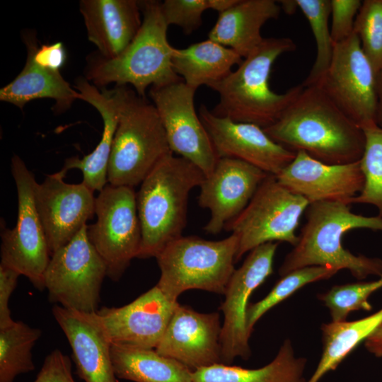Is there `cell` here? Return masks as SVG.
<instances>
[{
  "label": "cell",
  "mask_w": 382,
  "mask_h": 382,
  "mask_svg": "<svg viewBox=\"0 0 382 382\" xmlns=\"http://www.w3.org/2000/svg\"><path fill=\"white\" fill-rule=\"evenodd\" d=\"M263 129L283 147L328 164L359 161L364 150L363 129L317 86L303 87L276 122Z\"/></svg>",
  "instance_id": "obj_1"
},
{
  "label": "cell",
  "mask_w": 382,
  "mask_h": 382,
  "mask_svg": "<svg viewBox=\"0 0 382 382\" xmlns=\"http://www.w3.org/2000/svg\"><path fill=\"white\" fill-rule=\"evenodd\" d=\"M299 239L279 269L281 277L300 268L326 266L347 270L357 279L382 277V260L356 255L342 244V236L357 228L382 231V219L353 213L350 205L336 202L310 204Z\"/></svg>",
  "instance_id": "obj_2"
},
{
  "label": "cell",
  "mask_w": 382,
  "mask_h": 382,
  "mask_svg": "<svg viewBox=\"0 0 382 382\" xmlns=\"http://www.w3.org/2000/svg\"><path fill=\"white\" fill-rule=\"evenodd\" d=\"M141 26L130 44L116 57L108 59L98 52L87 59L85 79L98 88L110 83L131 85L145 98L150 86H159L183 80L174 71L175 47L167 38L166 24L158 1H139Z\"/></svg>",
  "instance_id": "obj_3"
},
{
  "label": "cell",
  "mask_w": 382,
  "mask_h": 382,
  "mask_svg": "<svg viewBox=\"0 0 382 382\" xmlns=\"http://www.w3.org/2000/svg\"><path fill=\"white\" fill-rule=\"evenodd\" d=\"M289 37H267L236 71L209 88L219 101L213 110L216 116L256 125L262 129L272 125L296 98L303 86H295L284 93L272 91L269 79L273 64L285 52L296 49Z\"/></svg>",
  "instance_id": "obj_4"
},
{
  "label": "cell",
  "mask_w": 382,
  "mask_h": 382,
  "mask_svg": "<svg viewBox=\"0 0 382 382\" xmlns=\"http://www.w3.org/2000/svg\"><path fill=\"white\" fill-rule=\"evenodd\" d=\"M205 175L188 160L169 154L148 174L137 193L141 243L137 258L156 256L183 236L189 195Z\"/></svg>",
  "instance_id": "obj_5"
},
{
  "label": "cell",
  "mask_w": 382,
  "mask_h": 382,
  "mask_svg": "<svg viewBox=\"0 0 382 382\" xmlns=\"http://www.w3.org/2000/svg\"><path fill=\"white\" fill-rule=\"evenodd\" d=\"M173 154L153 103L122 86L117 127L108 170V183L134 187Z\"/></svg>",
  "instance_id": "obj_6"
},
{
  "label": "cell",
  "mask_w": 382,
  "mask_h": 382,
  "mask_svg": "<svg viewBox=\"0 0 382 382\" xmlns=\"http://www.w3.org/2000/svg\"><path fill=\"white\" fill-rule=\"evenodd\" d=\"M238 247L233 233L219 241L182 236L156 256L161 272L156 285L175 301L190 289L224 294L235 270Z\"/></svg>",
  "instance_id": "obj_7"
},
{
  "label": "cell",
  "mask_w": 382,
  "mask_h": 382,
  "mask_svg": "<svg viewBox=\"0 0 382 382\" xmlns=\"http://www.w3.org/2000/svg\"><path fill=\"white\" fill-rule=\"evenodd\" d=\"M309 202L268 175L243 211L224 229L238 238L236 260L256 247L271 242H286L294 246L296 231Z\"/></svg>",
  "instance_id": "obj_8"
},
{
  "label": "cell",
  "mask_w": 382,
  "mask_h": 382,
  "mask_svg": "<svg viewBox=\"0 0 382 382\" xmlns=\"http://www.w3.org/2000/svg\"><path fill=\"white\" fill-rule=\"evenodd\" d=\"M11 173L18 195L16 226L8 228L1 221V263L26 277L38 290H44L45 274L50 253L35 202L37 182L24 161L11 158Z\"/></svg>",
  "instance_id": "obj_9"
},
{
  "label": "cell",
  "mask_w": 382,
  "mask_h": 382,
  "mask_svg": "<svg viewBox=\"0 0 382 382\" xmlns=\"http://www.w3.org/2000/svg\"><path fill=\"white\" fill-rule=\"evenodd\" d=\"M96 221L87 235L107 267V276L118 281L141 243L137 193L134 187L107 185L96 197Z\"/></svg>",
  "instance_id": "obj_10"
},
{
  "label": "cell",
  "mask_w": 382,
  "mask_h": 382,
  "mask_svg": "<svg viewBox=\"0 0 382 382\" xmlns=\"http://www.w3.org/2000/svg\"><path fill=\"white\" fill-rule=\"evenodd\" d=\"M105 276L107 267L88 237L86 225L51 255L45 274L48 300L66 308L96 312Z\"/></svg>",
  "instance_id": "obj_11"
},
{
  "label": "cell",
  "mask_w": 382,
  "mask_h": 382,
  "mask_svg": "<svg viewBox=\"0 0 382 382\" xmlns=\"http://www.w3.org/2000/svg\"><path fill=\"white\" fill-rule=\"evenodd\" d=\"M313 86L362 129L378 125L377 74L354 33L334 44L330 64Z\"/></svg>",
  "instance_id": "obj_12"
},
{
  "label": "cell",
  "mask_w": 382,
  "mask_h": 382,
  "mask_svg": "<svg viewBox=\"0 0 382 382\" xmlns=\"http://www.w3.org/2000/svg\"><path fill=\"white\" fill-rule=\"evenodd\" d=\"M196 91L180 80L151 86L149 96L163 126L171 151L194 163L207 177L214 170L219 158L196 113Z\"/></svg>",
  "instance_id": "obj_13"
},
{
  "label": "cell",
  "mask_w": 382,
  "mask_h": 382,
  "mask_svg": "<svg viewBox=\"0 0 382 382\" xmlns=\"http://www.w3.org/2000/svg\"><path fill=\"white\" fill-rule=\"evenodd\" d=\"M279 243L259 245L249 252L243 265L233 272L225 290L221 309L224 321L221 332L222 363L250 355L246 313L253 292L273 272V261Z\"/></svg>",
  "instance_id": "obj_14"
},
{
  "label": "cell",
  "mask_w": 382,
  "mask_h": 382,
  "mask_svg": "<svg viewBox=\"0 0 382 382\" xmlns=\"http://www.w3.org/2000/svg\"><path fill=\"white\" fill-rule=\"evenodd\" d=\"M63 170L47 175L35 187V202L50 255L66 245L95 214L96 197L83 183L64 181Z\"/></svg>",
  "instance_id": "obj_15"
},
{
  "label": "cell",
  "mask_w": 382,
  "mask_h": 382,
  "mask_svg": "<svg viewBox=\"0 0 382 382\" xmlns=\"http://www.w3.org/2000/svg\"><path fill=\"white\" fill-rule=\"evenodd\" d=\"M178 304L154 286L121 307H102L98 317L112 345L156 349Z\"/></svg>",
  "instance_id": "obj_16"
},
{
  "label": "cell",
  "mask_w": 382,
  "mask_h": 382,
  "mask_svg": "<svg viewBox=\"0 0 382 382\" xmlns=\"http://www.w3.org/2000/svg\"><path fill=\"white\" fill-rule=\"evenodd\" d=\"M199 116L219 158L238 159L276 176L296 156L256 125L216 116L204 105Z\"/></svg>",
  "instance_id": "obj_17"
},
{
  "label": "cell",
  "mask_w": 382,
  "mask_h": 382,
  "mask_svg": "<svg viewBox=\"0 0 382 382\" xmlns=\"http://www.w3.org/2000/svg\"><path fill=\"white\" fill-rule=\"evenodd\" d=\"M268 175L244 161L219 158L199 186V204L210 212L204 231L217 234L224 229L247 207Z\"/></svg>",
  "instance_id": "obj_18"
},
{
  "label": "cell",
  "mask_w": 382,
  "mask_h": 382,
  "mask_svg": "<svg viewBox=\"0 0 382 382\" xmlns=\"http://www.w3.org/2000/svg\"><path fill=\"white\" fill-rule=\"evenodd\" d=\"M276 178L281 185L305 198L309 204L336 202L351 205L364 183L359 161L328 164L302 151L296 152L294 160Z\"/></svg>",
  "instance_id": "obj_19"
},
{
  "label": "cell",
  "mask_w": 382,
  "mask_h": 382,
  "mask_svg": "<svg viewBox=\"0 0 382 382\" xmlns=\"http://www.w3.org/2000/svg\"><path fill=\"white\" fill-rule=\"evenodd\" d=\"M221 326L218 313H199L178 303L155 349L192 371L223 364Z\"/></svg>",
  "instance_id": "obj_20"
},
{
  "label": "cell",
  "mask_w": 382,
  "mask_h": 382,
  "mask_svg": "<svg viewBox=\"0 0 382 382\" xmlns=\"http://www.w3.org/2000/svg\"><path fill=\"white\" fill-rule=\"evenodd\" d=\"M53 316L67 338L78 376L84 382H117L112 345L96 312L54 305Z\"/></svg>",
  "instance_id": "obj_21"
},
{
  "label": "cell",
  "mask_w": 382,
  "mask_h": 382,
  "mask_svg": "<svg viewBox=\"0 0 382 382\" xmlns=\"http://www.w3.org/2000/svg\"><path fill=\"white\" fill-rule=\"evenodd\" d=\"M74 88L80 94V100L94 107L103 119L101 139L94 150L82 158L73 156L65 160L62 168L65 173L71 169L82 172V183L93 192H100L108 183L109 161L115 133L117 127L122 99V86L111 90L98 88L84 77H79Z\"/></svg>",
  "instance_id": "obj_22"
},
{
  "label": "cell",
  "mask_w": 382,
  "mask_h": 382,
  "mask_svg": "<svg viewBox=\"0 0 382 382\" xmlns=\"http://www.w3.org/2000/svg\"><path fill=\"white\" fill-rule=\"evenodd\" d=\"M88 40L105 58L117 57L133 40L141 23L139 1L81 0Z\"/></svg>",
  "instance_id": "obj_23"
},
{
  "label": "cell",
  "mask_w": 382,
  "mask_h": 382,
  "mask_svg": "<svg viewBox=\"0 0 382 382\" xmlns=\"http://www.w3.org/2000/svg\"><path fill=\"white\" fill-rule=\"evenodd\" d=\"M281 6L274 0H238L228 10L219 13L209 33V39L247 57L262 42L264 24L277 18Z\"/></svg>",
  "instance_id": "obj_24"
},
{
  "label": "cell",
  "mask_w": 382,
  "mask_h": 382,
  "mask_svg": "<svg viewBox=\"0 0 382 382\" xmlns=\"http://www.w3.org/2000/svg\"><path fill=\"white\" fill-rule=\"evenodd\" d=\"M25 66L20 74L0 89V100L20 109L30 101L50 98L55 100L54 110L58 112L68 110L80 94L71 87L60 71H53L36 64L31 51L27 48Z\"/></svg>",
  "instance_id": "obj_25"
},
{
  "label": "cell",
  "mask_w": 382,
  "mask_h": 382,
  "mask_svg": "<svg viewBox=\"0 0 382 382\" xmlns=\"http://www.w3.org/2000/svg\"><path fill=\"white\" fill-rule=\"evenodd\" d=\"M242 59L233 50L208 39L186 48H175L173 67L187 86L197 90L224 79Z\"/></svg>",
  "instance_id": "obj_26"
},
{
  "label": "cell",
  "mask_w": 382,
  "mask_h": 382,
  "mask_svg": "<svg viewBox=\"0 0 382 382\" xmlns=\"http://www.w3.org/2000/svg\"><path fill=\"white\" fill-rule=\"evenodd\" d=\"M307 360L296 355L289 339L281 345L274 359L254 369L216 364L193 372L195 382H306Z\"/></svg>",
  "instance_id": "obj_27"
},
{
  "label": "cell",
  "mask_w": 382,
  "mask_h": 382,
  "mask_svg": "<svg viewBox=\"0 0 382 382\" xmlns=\"http://www.w3.org/2000/svg\"><path fill=\"white\" fill-rule=\"evenodd\" d=\"M111 357L117 378L133 382H195L194 371L155 349L112 345Z\"/></svg>",
  "instance_id": "obj_28"
},
{
  "label": "cell",
  "mask_w": 382,
  "mask_h": 382,
  "mask_svg": "<svg viewBox=\"0 0 382 382\" xmlns=\"http://www.w3.org/2000/svg\"><path fill=\"white\" fill-rule=\"evenodd\" d=\"M382 324V308L353 321L323 323L321 325L322 354L311 376L306 382H319Z\"/></svg>",
  "instance_id": "obj_29"
},
{
  "label": "cell",
  "mask_w": 382,
  "mask_h": 382,
  "mask_svg": "<svg viewBox=\"0 0 382 382\" xmlns=\"http://www.w3.org/2000/svg\"><path fill=\"white\" fill-rule=\"evenodd\" d=\"M41 335L39 328L23 321L0 330V382H14L35 369L32 350Z\"/></svg>",
  "instance_id": "obj_30"
},
{
  "label": "cell",
  "mask_w": 382,
  "mask_h": 382,
  "mask_svg": "<svg viewBox=\"0 0 382 382\" xmlns=\"http://www.w3.org/2000/svg\"><path fill=\"white\" fill-rule=\"evenodd\" d=\"M309 23L316 45V57L309 74L301 83L313 86L327 71L332 57L334 44L328 21L331 13L330 0H295Z\"/></svg>",
  "instance_id": "obj_31"
},
{
  "label": "cell",
  "mask_w": 382,
  "mask_h": 382,
  "mask_svg": "<svg viewBox=\"0 0 382 382\" xmlns=\"http://www.w3.org/2000/svg\"><path fill=\"white\" fill-rule=\"evenodd\" d=\"M339 270L326 266H309L294 270L284 276L261 300L249 303L246 313V325L251 335L257 320L269 310L289 297L305 285L329 279Z\"/></svg>",
  "instance_id": "obj_32"
},
{
  "label": "cell",
  "mask_w": 382,
  "mask_h": 382,
  "mask_svg": "<svg viewBox=\"0 0 382 382\" xmlns=\"http://www.w3.org/2000/svg\"><path fill=\"white\" fill-rule=\"evenodd\" d=\"M363 131L365 146L359 161L364 183L352 204L373 205L378 210L377 216L382 219V126L373 125Z\"/></svg>",
  "instance_id": "obj_33"
},
{
  "label": "cell",
  "mask_w": 382,
  "mask_h": 382,
  "mask_svg": "<svg viewBox=\"0 0 382 382\" xmlns=\"http://www.w3.org/2000/svg\"><path fill=\"white\" fill-rule=\"evenodd\" d=\"M382 288V277L376 280L333 286L318 298L329 309L333 322L346 320L354 311H370V296Z\"/></svg>",
  "instance_id": "obj_34"
},
{
  "label": "cell",
  "mask_w": 382,
  "mask_h": 382,
  "mask_svg": "<svg viewBox=\"0 0 382 382\" xmlns=\"http://www.w3.org/2000/svg\"><path fill=\"white\" fill-rule=\"evenodd\" d=\"M354 33L376 74L382 73V0H364L356 16Z\"/></svg>",
  "instance_id": "obj_35"
},
{
  "label": "cell",
  "mask_w": 382,
  "mask_h": 382,
  "mask_svg": "<svg viewBox=\"0 0 382 382\" xmlns=\"http://www.w3.org/2000/svg\"><path fill=\"white\" fill-rule=\"evenodd\" d=\"M207 9V0H165L161 3L166 24L179 26L187 35L200 27L202 14Z\"/></svg>",
  "instance_id": "obj_36"
},
{
  "label": "cell",
  "mask_w": 382,
  "mask_h": 382,
  "mask_svg": "<svg viewBox=\"0 0 382 382\" xmlns=\"http://www.w3.org/2000/svg\"><path fill=\"white\" fill-rule=\"evenodd\" d=\"M361 4L360 0H330L333 44L342 42L353 34L354 21Z\"/></svg>",
  "instance_id": "obj_37"
},
{
  "label": "cell",
  "mask_w": 382,
  "mask_h": 382,
  "mask_svg": "<svg viewBox=\"0 0 382 382\" xmlns=\"http://www.w3.org/2000/svg\"><path fill=\"white\" fill-rule=\"evenodd\" d=\"M24 38L26 47L31 51L36 64L50 71H59L66 59V50L62 42L38 46L34 36L26 35Z\"/></svg>",
  "instance_id": "obj_38"
},
{
  "label": "cell",
  "mask_w": 382,
  "mask_h": 382,
  "mask_svg": "<svg viewBox=\"0 0 382 382\" xmlns=\"http://www.w3.org/2000/svg\"><path fill=\"white\" fill-rule=\"evenodd\" d=\"M71 369L70 358L54 349L45 357L33 382H75Z\"/></svg>",
  "instance_id": "obj_39"
},
{
  "label": "cell",
  "mask_w": 382,
  "mask_h": 382,
  "mask_svg": "<svg viewBox=\"0 0 382 382\" xmlns=\"http://www.w3.org/2000/svg\"><path fill=\"white\" fill-rule=\"evenodd\" d=\"M20 275L17 271L0 264V330L15 322L11 318L9 301Z\"/></svg>",
  "instance_id": "obj_40"
},
{
  "label": "cell",
  "mask_w": 382,
  "mask_h": 382,
  "mask_svg": "<svg viewBox=\"0 0 382 382\" xmlns=\"http://www.w3.org/2000/svg\"><path fill=\"white\" fill-rule=\"evenodd\" d=\"M366 350L376 357H382V324L364 341Z\"/></svg>",
  "instance_id": "obj_41"
},
{
  "label": "cell",
  "mask_w": 382,
  "mask_h": 382,
  "mask_svg": "<svg viewBox=\"0 0 382 382\" xmlns=\"http://www.w3.org/2000/svg\"><path fill=\"white\" fill-rule=\"evenodd\" d=\"M238 0H207L208 9H212L221 13L232 6H233Z\"/></svg>",
  "instance_id": "obj_42"
},
{
  "label": "cell",
  "mask_w": 382,
  "mask_h": 382,
  "mask_svg": "<svg viewBox=\"0 0 382 382\" xmlns=\"http://www.w3.org/2000/svg\"><path fill=\"white\" fill-rule=\"evenodd\" d=\"M377 89L378 98V125L382 126V73L377 75Z\"/></svg>",
  "instance_id": "obj_43"
}]
</instances>
